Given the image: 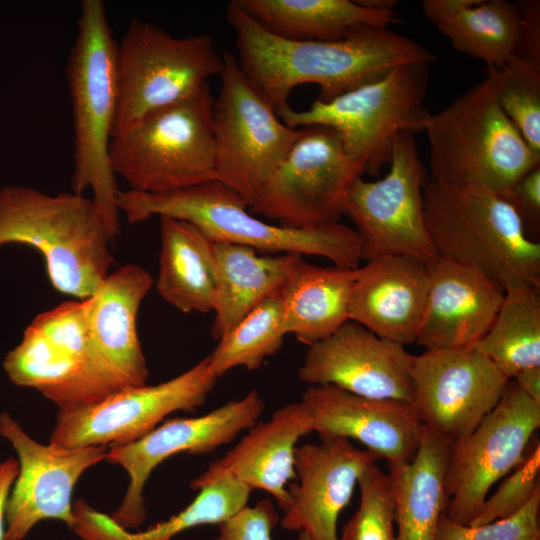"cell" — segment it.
<instances>
[{"label":"cell","instance_id":"obj_1","mask_svg":"<svg viewBox=\"0 0 540 540\" xmlns=\"http://www.w3.org/2000/svg\"><path fill=\"white\" fill-rule=\"evenodd\" d=\"M226 15L242 72L276 111L300 85L319 86L318 99L328 101L396 67L435 61L424 46L388 28L358 25L339 40H292L267 30L235 0Z\"/></svg>","mask_w":540,"mask_h":540},{"label":"cell","instance_id":"obj_2","mask_svg":"<svg viewBox=\"0 0 540 540\" xmlns=\"http://www.w3.org/2000/svg\"><path fill=\"white\" fill-rule=\"evenodd\" d=\"M117 206L129 223L153 216L187 221L212 242L248 246L265 254L314 255L334 266L355 269L362 259V241L355 229L339 222L294 228L256 218L248 203L218 180L152 194L120 190Z\"/></svg>","mask_w":540,"mask_h":540},{"label":"cell","instance_id":"obj_3","mask_svg":"<svg viewBox=\"0 0 540 540\" xmlns=\"http://www.w3.org/2000/svg\"><path fill=\"white\" fill-rule=\"evenodd\" d=\"M65 68L74 143L72 188L92 199L115 238L120 230L118 188L109 155L118 107L115 41L102 0H84Z\"/></svg>","mask_w":540,"mask_h":540},{"label":"cell","instance_id":"obj_4","mask_svg":"<svg viewBox=\"0 0 540 540\" xmlns=\"http://www.w3.org/2000/svg\"><path fill=\"white\" fill-rule=\"evenodd\" d=\"M113 239L91 197L0 188V246L20 243L37 249L52 286L62 294L85 299L97 290L114 263Z\"/></svg>","mask_w":540,"mask_h":540},{"label":"cell","instance_id":"obj_5","mask_svg":"<svg viewBox=\"0 0 540 540\" xmlns=\"http://www.w3.org/2000/svg\"><path fill=\"white\" fill-rule=\"evenodd\" d=\"M429 143L430 178L502 194L540 166L537 155L501 110L485 78L421 120Z\"/></svg>","mask_w":540,"mask_h":540},{"label":"cell","instance_id":"obj_6","mask_svg":"<svg viewBox=\"0 0 540 540\" xmlns=\"http://www.w3.org/2000/svg\"><path fill=\"white\" fill-rule=\"evenodd\" d=\"M424 220L441 258L478 270L503 288L540 283V243L499 194L428 178Z\"/></svg>","mask_w":540,"mask_h":540},{"label":"cell","instance_id":"obj_7","mask_svg":"<svg viewBox=\"0 0 540 540\" xmlns=\"http://www.w3.org/2000/svg\"><path fill=\"white\" fill-rule=\"evenodd\" d=\"M208 83L112 137L110 161L129 190L162 194L218 180Z\"/></svg>","mask_w":540,"mask_h":540},{"label":"cell","instance_id":"obj_8","mask_svg":"<svg viewBox=\"0 0 540 540\" xmlns=\"http://www.w3.org/2000/svg\"><path fill=\"white\" fill-rule=\"evenodd\" d=\"M429 66L402 65L378 80L331 100L316 99L300 111L286 104L277 109V114L292 128H331L362 173L376 175L383 165L389 164L398 133L421 131V120L428 112L423 102Z\"/></svg>","mask_w":540,"mask_h":540},{"label":"cell","instance_id":"obj_9","mask_svg":"<svg viewBox=\"0 0 540 540\" xmlns=\"http://www.w3.org/2000/svg\"><path fill=\"white\" fill-rule=\"evenodd\" d=\"M209 34L176 37L133 19L117 42L118 107L113 136L191 96L223 70Z\"/></svg>","mask_w":540,"mask_h":540},{"label":"cell","instance_id":"obj_10","mask_svg":"<svg viewBox=\"0 0 540 540\" xmlns=\"http://www.w3.org/2000/svg\"><path fill=\"white\" fill-rule=\"evenodd\" d=\"M212 120L218 181L250 206L298 139L225 51Z\"/></svg>","mask_w":540,"mask_h":540},{"label":"cell","instance_id":"obj_11","mask_svg":"<svg viewBox=\"0 0 540 540\" xmlns=\"http://www.w3.org/2000/svg\"><path fill=\"white\" fill-rule=\"evenodd\" d=\"M153 279L126 264L109 275L87 302V346L83 371L59 409L97 402L149 377L137 332V315Z\"/></svg>","mask_w":540,"mask_h":540},{"label":"cell","instance_id":"obj_12","mask_svg":"<svg viewBox=\"0 0 540 540\" xmlns=\"http://www.w3.org/2000/svg\"><path fill=\"white\" fill-rule=\"evenodd\" d=\"M540 426V404L513 379L479 425L450 443L444 478L445 515L469 525L482 509L491 487L525 459Z\"/></svg>","mask_w":540,"mask_h":540},{"label":"cell","instance_id":"obj_13","mask_svg":"<svg viewBox=\"0 0 540 540\" xmlns=\"http://www.w3.org/2000/svg\"><path fill=\"white\" fill-rule=\"evenodd\" d=\"M389 171L381 179L359 177L347 197L345 213L362 241V259L409 256L437 257L428 234L423 190L428 174L413 133L402 131L392 144Z\"/></svg>","mask_w":540,"mask_h":540},{"label":"cell","instance_id":"obj_14","mask_svg":"<svg viewBox=\"0 0 540 540\" xmlns=\"http://www.w3.org/2000/svg\"><path fill=\"white\" fill-rule=\"evenodd\" d=\"M362 170L329 127H302L274 174L249 206L251 213L281 226L308 227L338 222L350 189Z\"/></svg>","mask_w":540,"mask_h":540},{"label":"cell","instance_id":"obj_15","mask_svg":"<svg viewBox=\"0 0 540 540\" xmlns=\"http://www.w3.org/2000/svg\"><path fill=\"white\" fill-rule=\"evenodd\" d=\"M218 377L208 356L157 385L128 387L87 405L62 408L49 443L64 447H113L131 443L175 411L201 406Z\"/></svg>","mask_w":540,"mask_h":540},{"label":"cell","instance_id":"obj_16","mask_svg":"<svg viewBox=\"0 0 540 540\" xmlns=\"http://www.w3.org/2000/svg\"><path fill=\"white\" fill-rule=\"evenodd\" d=\"M508 380L475 347L425 350L412 358L411 404L425 428L454 442L493 410Z\"/></svg>","mask_w":540,"mask_h":540},{"label":"cell","instance_id":"obj_17","mask_svg":"<svg viewBox=\"0 0 540 540\" xmlns=\"http://www.w3.org/2000/svg\"><path fill=\"white\" fill-rule=\"evenodd\" d=\"M264 409L262 397L253 389L205 415L171 419L131 443L109 447L105 460L120 465L129 476L124 498L112 519L127 530L140 526L146 517L144 487L159 464L180 453L214 451L256 424Z\"/></svg>","mask_w":540,"mask_h":540},{"label":"cell","instance_id":"obj_18","mask_svg":"<svg viewBox=\"0 0 540 540\" xmlns=\"http://www.w3.org/2000/svg\"><path fill=\"white\" fill-rule=\"evenodd\" d=\"M0 435L11 443L19 463L7 501L5 540H22L46 519L72 528L73 489L86 470L105 460L108 447L41 444L7 412L0 415Z\"/></svg>","mask_w":540,"mask_h":540},{"label":"cell","instance_id":"obj_19","mask_svg":"<svg viewBox=\"0 0 540 540\" xmlns=\"http://www.w3.org/2000/svg\"><path fill=\"white\" fill-rule=\"evenodd\" d=\"M412 358L405 346L348 320L308 346L298 377L311 386L333 385L363 397L411 403Z\"/></svg>","mask_w":540,"mask_h":540},{"label":"cell","instance_id":"obj_20","mask_svg":"<svg viewBox=\"0 0 540 540\" xmlns=\"http://www.w3.org/2000/svg\"><path fill=\"white\" fill-rule=\"evenodd\" d=\"M379 458L342 437L321 438L295 450L296 482L281 527L304 532L310 540H338L337 521L364 470Z\"/></svg>","mask_w":540,"mask_h":540},{"label":"cell","instance_id":"obj_21","mask_svg":"<svg viewBox=\"0 0 540 540\" xmlns=\"http://www.w3.org/2000/svg\"><path fill=\"white\" fill-rule=\"evenodd\" d=\"M300 401L320 438L357 440L388 464L410 462L418 451L424 426L409 402L363 397L333 385L310 386Z\"/></svg>","mask_w":540,"mask_h":540},{"label":"cell","instance_id":"obj_22","mask_svg":"<svg viewBox=\"0 0 540 540\" xmlns=\"http://www.w3.org/2000/svg\"><path fill=\"white\" fill-rule=\"evenodd\" d=\"M87 327L86 299L66 301L37 315L4 359L8 377L59 407L83 371Z\"/></svg>","mask_w":540,"mask_h":540},{"label":"cell","instance_id":"obj_23","mask_svg":"<svg viewBox=\"0 0 540 540\" xmlns=\"http://www.w3.org/2000/svg\"><path fill=\"white\" fill-rule=\"evenodd\" d=\"M428 267L430 286L415 343L425 350L473 347L493 322L504 288L439 256L428 260Z\"/></svg>","mask_w":540,"mask_h":540},{"label":"cell","instance_id":"obj_24","mask_svg":"<svg viewBox=\"0 0 540 540\" xmlns=\"http://www.w3.org/2000/svg\"><path fill=\"white\" fill-rule=\"evenodd\" d=\"M428 261L384 256L358 268L349 319L403 346L416 342L428 290Z\"/></svg>","mask_w":540,"mask_h":540},{"label":"cell","instance_id":"obj_25","mask_svg":"<svg viewBox=\"0 0 540 540\" xmlns=\"http://www.w3.org/2000/svg\"><path fill=\"white\" fill-rule=\"evenodd\" d=\"M223 457L212 462L190 486H201L232 476L253 489L271 494L284 510L289 503L287 484L296 478L294 460L299 439L313 432V421L299 401L277 409L272 417L254 424Z\"/></svg>","mask_w":540,"mask_h":540},{"label":"cell","instance_id":"obj_26","mask_svg":"<svg viewBox=\"0 0 540 540\" xmlns=\"http://www.w3.org/2000/svg\"><path fill=\"white\" fill-rule=\"evenodd\" d=\"M216 267L212 335H226L252 308L281 291L297 254H258L255 249L213 242Z\"/></svg>","mask_w":540,"mask_h":540},{"label":"cell","instance_id":"obj_27","mask_svg":"<svg viewBox=\"0 0 540 540\" xmlns=\"http://www.w3.org/2000/svg\"><path fill=\"white\" fill-rule=\"evenodd\" d=\"M358 268L322 267L300 257L281 289L284 333L310 346L350 320Z\"/></svg>","mask_w":540,"mask_h":540},{"label":"cell","instance_id":"obj_28","mask_svg":"<svg viewBox=\"0 0 540 540\" xmlns=\"http://www.w3.org/2000/svg\"><path fill=\"white\" fill-rule=\"evenodd\" d=\"M450 443L424 427L413 460L388 464L398 540H435L439 519L445 514Z\"/></svg>","mask_w":540,"mask_h":540},{"label":"cell","instance_id":"obj_29","mask_svg":"<svg viewBox=\"0 0 540 540\" xmlns=\"http://www.w3.org/2000/svg\"><path fill=\"white\" fill-rule=\"evenodd\" d=\"M422 10L454 49L499 66L514 56L521 12L507 0H424Z\"/></svg>","mask_w":540,"mask_h":540},{"label":"cell","instance_id":"obj_30","mask_svg":"<svg viewBox=\"0 0 540 540\" xmlns=\"http://www.w3.org/2000/svg\"><path fill=\"white\" fill-rule=\"evenodd\" d=\"M160 232L159 295L183 313L213 311V242L195 225L171 217H160Z\"/></svg>","mask_w":540,"mask_h":540},{"label":"cell","instance_id":"obj_31","mask_svg":"<svg viewBox=\"0 0 540 540\" xmlns=\"http://www.w3.org/2000/svg\"><path fill=\"white\" fill-rule=\"evenodd\" d=\"M267 30L292 40L333 41L358 25L388 28L395 10H378L350 0H235Z\"/></svg>","mask_w":540,"mask_h":540},{"label":"cell","instance_id":"obj_32","mask_svg":"<svg viewBox=\"0 0 540 540\" xmlns=\"http://www.w3.org/2000/svg\"><path fill=\"white\" fill-rule=\"evenodd\" d=\"M473 347L508 379L540 367V283L518 281L506 286L493 322Z\"/></svg>","mask_w":540,"mask_h":540},{"label":"cell","instance_id":"obj_33","mask_svg":"<svg viewBox=\"0 0 540 540\" xmlns=\"http://www.w3.org/2000/svg\"><path fill=\"white\" fill-rule=\"evenodd\" d=\"M285 335L280 291L252 308L219 339L208 356L209 366L218 378L235 367L256 370L281 348Z\"/></svg>","mask_w":540,"mask_h":540},{"label":"cell","instance_id":"obj_34","mask_svg":"<svg viewBox=\"0 0 540 540\" xmlns=\"http://www.w3.org/2000/svg\"><path fill=\"white\" fill-rule=\"evenodd\" d=\"M495 98L531 149L540 156V70L516 56L487 67Z\"/></svg>","mask_w":540,"mask_h":540},{"label":"cell","instance_id":"obj_35","mask_svg":"<svg viewBox=\"0 0 540 540\" xmlns=\"http://www.w3.org/2000/svg\"><path fill=\"white\" fill-rule=\"evenodd\" d=\"M194 500L167 521L138 532L141 540H172L186 529L221 524L247 506L252 489L226 475L201 486Z\"/></svg>","mask_w":540,"mask_h":540},{"label":"cell","instance_id":"obj_36","mask_svg":"<svg viewBox=\"0 0 540 540\" xmlns=\"http://www.w3.org/2000/svg\"><path fill=\"white\" fill-rule=\"evenodd\" d=\"M360 504L338 540H398L394 527V502L388 474L376 463L358 480Z\"/></svg>","mask_w":540,"mask_h":540},{"label":"cell","instance_id":"obj_37","mask_svg":"<svg viewBox=\"0 0 540 540\" xmlns=\"http://www.w3.org/2000/svg\"><path fill=\"white\" fill-rule=\"evenodd\" d=\"M540 488L516 513L486 524L462 525L442 514L435 540H540Z\"/></svg>","mask_w":540,"mask_h":540},{"label":"cell","instance_id":"obj_38","mask_svg":"<svg viewBox=\"0 0 540 540\" xmlns=\"http://www.w3.org/2000/svg\"><path fill=\"white\" fill-rule=\"evenodd\" d=\"M540 444L534 443L524 461L500 484L496 492L487 497L471 526L506 518L520 510L540 488Z\"/></svg>","mask_w":540,"mask_h":540},{"label":"cell","instance_id":"obj_39","mask_svg":"<svg viewBox=\"0 0 540 540\" xmlns=\"http://www.w3.org/2000/svg\"><path fill=\"white\" fill-rule=\"evenodd\" d=\"M279 519L271 499H262L219 524L217 540H272V530Z\"/></svg>","mask_w":540,"mask_h":540},{"label":"cell","instance_id":"obj_40","mask_svg":"<svg viewBox=\"0 0 540 540\" xmlns=\"http://www.w3.org/2000/svg\"><path fill=\"white\" fill-rule=\"evenodd\" d=\"M501 195L516 211L528 234L539 231L540 224V166L520 177ZM531 236V235H530Z\"/></svg>","mask_w":540,"mask_h":540},{"label":"cell","instance_id":"obj_41","mask_svg":"<svg viewBox=\"0 0 540 540\" xmlns=\"http://www.w3.org/2000/svg\"><path fill=\"white\" fill-rule=\"evenodd\" d=\"M521 24L514 56L540 70V1L517 2Z\"/></svg>","mask_w":540,"mask_h":540},{"label":"cell","instance_id":"obj_42","mask_svg":"<svg viewBox=\"0 0 540 540\" xmlns=\"http://www.w3.org/2000/svg\"><path fill=\"white\" fill-rule=\"evenodd\" d=\"M18 471L19 463L14 457L0 462V540H5L7 501Z\"/></svg>","mask_w":540,"mask_h":540},{"label":"cell","instance_id":"obj_43","mask_svg":"<svg viewBox=\"0 0 540 540\" xmlns=\"http://www.w3.org/2000/svg\"><path fill=\"white\" fill-rule=\"evenodd\" d=\"M513 380L530 399L540 404V367L525 369Z\"/></svg>","mask_w":540,"mask_h":540},{"label":"cell","instance_id":"obj_44","mask_svg":"<svg viewBox=\"0 0 540 540\" xmlns=\"http://www.w3.org/2000/svg\"><path fill=\"white\" fill-rule=\"evenodd\" d=\"M358 2L363 6L378 10H394L397 5L395 0H359Z\"/></svg>","mask_w":540,"mask_h":540},{"label":"cell","instance_id":"obj_45","mask_svg":"<svg viewBox=\"0 0 540 540\" xmlns=\"http://www.w3.org/2000/svg\"><path fill=\"white\" fill-rule=\"evenodd\" d=\"M298 540H310L304 532H300Z\"/></svg>","mask_w":540,"mask_h":540}]
</instances>
